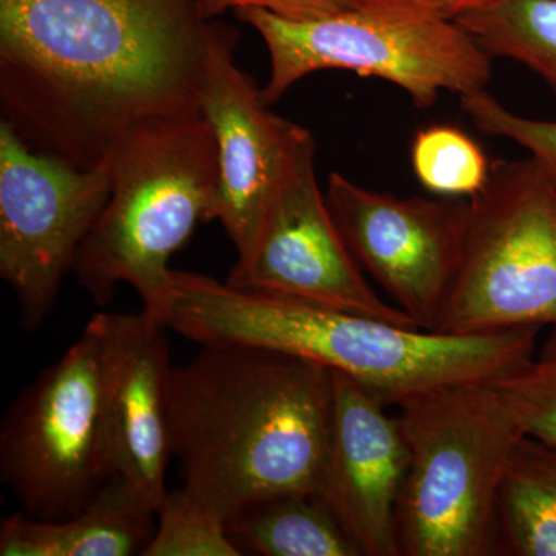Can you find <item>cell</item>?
I'll return each mask as SVG.
<instances>
[{
  "mask_svg": "<svg viewBox=\"0 0 556 556\" xmlns=\"http://www.w3.org/2000/svg\"><path fill=\"white\" fill-rule=\"evenodd\" d=\"M331 438L317 495L364 556H401L396 510L408 468L397 416L356 380L332 371Z\"/></svg>",
  "mask_w": 556,
  "mask_h": 556,
  "instance_id": "5bb4252c",
  "label": "cell"
},
{
  "mask_svg": "<svg viewBox=\"0 0 556 556\" xmlns=\"http://www.w3.org/2000/svg\"><path fill=\"white\" fill-rule=\"evenodd\" d=\"M105 161L110 197L72 270L97 305L126 283L152 313L174 273L172 255L197 223L212 219L219 179L214 131L201 115L164 121L135 131Z\"/></svg>",
  "mask_w": 556,
  "mask_h": 556,
  "instance_id": "5b68a950",
  "label": "cell"
},
{
  "mask_svg": "<svg viewBox=\"0 0 556 556\" xmlns=\"http://www.w3.org/2000/svg\"><path fill=\"white\" fill-rule=\"evenodd\" d=\"M215 27L199 0H0L2 119L98 166L135 131L200 115Z\"/></svg>",
  "mask_w": 556,
  "mask_h": 556,
  "instance_id": "6da1fadb",
  "label": "cell"
},
{
  "mask_svg": "<svg viewBox=\"0 0 556 556\" xmlns=\"http://www.w3.org/2000/svg\"><path fill=\"white\" fill-rule=\"evenodd\" d=\"M226 283L417 327L404 311L379 298L351 254L318 186L316 141L309 130Z\"/></svg>",
  "mask_w": 556,
  "mask_h": 556,
  "instance_id": "30bf717a",
  "label": "cell"
},
{
  "mask_svg": "<svg viewBox=\"0 0 556 556\" xmlns=\"http://www.w3.org/2000/svg\"><path fill=\"white\" fill-rule=\"evenodd\" d=\"M405 2L455 21L460 14L479 9V7H484L486 3L493 2V0H405Z\"/></svg>",
  "mask_w": 556,
  "mask_h": 556,
  "instance_id": "cb8c5ba5",
  "label": "cell"
},
{
  "mask_svg": "<svg viewBox=\"0 0 556 556\" xmlns=\"http://www.w3.org/2000/svg\"><path fill=\"white\" fill-rule=\"evenodd\" d=\"M228 530L241 551L263 556H364L317 493L269 497L230 519Z\"/></svg>",
  "mask_w": 556,
  "mask_h": 556,
  "instance_id": "2e32d148",
  "label": "cell"
},
{
  "mask_svg": "<svg viewBox=\"0 0 556 556\" xmlns=\"http://www.w3.org/2000/svg\"><path fill=\"white\" fill-rule=\"evenodd\" d=\"M463 255L433 331L556 329V189L532 156L497 160L468 199Z\"/></svg>",
  "mask_w": 556,
  "mask_h": 556,
  "instance_id": "52a82bcc",
  "label": "cell"
},
{
  "mask_svg": "<svg viewBox=\"0 0 556 556\" xmlns=\"http://www.w3.org/2000/svg\"><path fill=\"white\" fill-rule=\"evenodd\" d=\"M464 112L479 130L510 139L538 161L556 189V121L526 118L511 112L489 91L460 97Z\"/></svg>",
  "mask_w": 556,
  "mask_h": 556,
  "instance_id": "44dd1931",
  "label": "cell"
},
{
  "mask_svg": "<svg viewBox=\"0 0 556 556\" xmlns=\"http://www.w3.org/2000/svg\"><path fill=\"white\" fill-rule=\"evenodd\" d=\"M496 382L510 399L526 437L556 445V354H540Z\"/></svg>",
  "mask_w": 556,
  "mask_h": 556,
  "instance_id": "7402d4cb",
  "label": "cell"
},
{
  "mask_svg": "<svg viewBox=\"0 0 556 556\" xmlns=\"http://www.w3.org/2000/svg\"><path fill=\"white\" fill-rule=\"evenodd\" d=\"M541 354H556V329L554 336H552V338L548 339L546 345H544L543 351H541Z\"/></svg>",
  "mask_w": 556,
  "mask_h": 556,
  "instance_id": "d4e9b609",
  "label": "cell"
},
{
  "mask_svg": "<svg viewBox=\"0 0 556 556\" xmlns=\"http://www.w3.org/2000/svg\"><path fill=\"white\" fill-rule=\"evenodd\" d=\"M112 189L108 161L73 166L33 150L0 121V276L13 288L22 324L40 327Z\"/></svg>",
  "mask_w": 556,
  "mask_h": 556,
  "instance_id": "9c48e42d",
  "label": "cell"
},
{
  "mask_svg": "<svg viewBox=\"0 0 556 556\" xmlns=\"http://www.w3.org/2000/svg\"><path fill=\"white\" fill-rule=\"evenodd\" d=\"M408 468L396 510L401 556H485L496 548L504 475L526 437L496 380L456 383L399 405Z\"/></svg>",
  "mask_w": 556,
  "mask_h": 556,
  "instance_id": "277c9868",
  "label": "cell"
},
{
  "mask_svg": "<svg viewBox=\"0 0 556 556\" xmlns=\"http://www.w3.org/2000/svg\"><path fill=\"white\" fill-rule=\"evenodd\" d=\"M156 511L119 478L109 479L79 514L42 521L24 511L3 519L2 556H134L144 554Z\"/></svg>",
  "mask_w": 556,
  "mask_h": 556,
  "instance_id": "9a60e30c",
  "label": "cell"
},
{
  "mask_svg": "<svg viewBox=\"0 0 556 556\" xmlns=\"http://www.w3.org/2000/svg\"><path fill=\"white\" fill-rule=\"evenodd\" d=\"M325 195L358 266L417 327L433 331L463 255L468 199H401L338 172Z\"/></svg>",
  "mask_w": 556,
  "mask_h": 556,
  "instance_id": "8fae6325",
  "label": "cell"
},
{
  "mask_svg": "<svg viewBox=\"0 0 556 556\" xmlns=\"http://www.w3.org/2000/svg\"><path fill=\"white\" fill-rule=\"evenodd\" d=\"M101 318L110 468L156 511L167 493L172 456L169 329L144 309Z\"/></svg>",
  "mask_w": 556,
  "mask_h": 556,
  "instance_id": "4fadbf2b",
  "label": "cell"
},
{
  "mask_svg": "<svg viewBox=\"0 0 556 556\" xmlns=\"http://www.w3.org/2000/svg\"><path fill=\"white\" fill-rule=\"evenodd\" d=\"M332 408L324 365L265 348L201 346L170 379L182 489L226 525L269 497L317 493Z\"/></svg>",
  "mask_w": 556,
  "mask_h": 556,
  "instance_id": "7a4b0ae2",
  "label": "cell"
},
{
  "mask_svg": "<svg viewBox=\"0 0 556 556\" xmlns=\"http://www.w3.org/2000/svg\"><path fill=\"white\" fill-rule=\"evenodd\" d=\"M417 181L438 197L471 199L489 181L492 163L467 131L434 124L417 131L412 144Z\"/></svg>",
  "mask_w": 556,
  "mask_h": 556,
  "instance_id": "d6986e66",
  "label": "cell"
},
{
  "mask_svg": "<svg viewBox=\"0 0 556 556\" xmlns=\"http://www.w3.org/2000/svg\"><path fill=\"white\" fill-rule=\"evenodd\" d=\"M228 525L186 492H167L156 510V527L142 556H240Z\"/></svg>",
  "mask_w": 556,
  "mask_h": 556,
  "instance_id": "ffe728a7",
  "label": "cell"
},
{
  "mask_svg": "<svg viewBox=\"0 0 556 556\" xmlns=\"http://www.w3.org/2000/svg\"><path fill=\"white\" fill-rule=\"evenodd\" d=\"M237 39L225 24L215 27L201 79L200 115L217 142L219 179L212 219L222 223L240 255L257 236L308 130L270 112L262 89L236 64Z\"/></svg>",
  "mask_w": 556,
  "mask_h": 556,
  "instance_id": "7c38bea8",
  "label": "cell"
},
{
  "mask_svg": "<svg viewBox=\"0 0 556 556\" xmlns=\"http://www.w3.org/2000/svg\"><path fill=\"white\" fill-rule=\"evenodd\" d=\"M152 316L201 346H252L324 365L388 407L456 383L497 380L535 358L541 328L457 336L229 287L174 270Z\"/></svg>",
  "mask_w": 556,
  "mask_h": 556,
  "instance_id": "3957f363",
  "label": "cell"
},
{
  "mask_svg": "<svg viewBox=\"0 0 556 556\" xmlns=\"http://www.w3.org/2000/svg\"><path fill=\"white\" fill-rule=\"evenodd\" d=\"M455 21L492 60L519 62L556 93V0H493Z\"/></svg>",
  "mask_w": 556,
  "mask_h": 556,
  "instance_id": "ac0fdd59",
  "label": "cell"
},
{
  "mask_svg": "<svg viewBox=\"0 0 556 556\" xmlns=\"http://www.w3.org/2000/svg\"><path fill=\"white\" fill-rule=\"evenodd\" d=\"M507 555L556 556V445L519 441L496 506V546Z\"/></svg>",
  "mask_w": 556,
  "mask_h": 556,
  "instance_id": "e0dca14e",
  "label": "cell"
},
{
  "mask_svg": "<svg viewBox=\"0 0 556 556\" xmlns=\"http://www.w3.org/2000/svg\"><path fill=\"white\" fill-rule=\"evenodd\" d=\"M104 382V328L97 314L7 413L0 479L27 517H73L113 478Z\"/></svg>",
  "mask_w": 556,
  "mask_h": 556,
  "instance_id": "ba28073f",
  "label": "cell"
},
{
  "mask_svg": "<svg viewBox=\"0 0 556 556\" xmlns=\"http://www.w3.org/2000/svg\"><path fill=\"white\" fill-rule=\"evenodd\" d=\"M257 30L269 51L268 104L321 70H348L407 91L419 109L442 91L459 97L485 90L492 58L456 21L405 0H361L354 9L292 21L258 9L233 11Z\"/></svg>",
  "mask_w": 556,
  "mask_h": 556,
  "instance_id": "8992f818",
  "label": "cell"
},
{
  "mask_svg": "<svg viewBox=\"0 0 556 556\" xmlns=\"http://www.w3.org/2000/svg\"><path fill=\"white\" fill-rule=\"evenodd\" d=\"M361 0H199L206 20H214L229 10L258 9L285 20L309 21L354 9Z\"/></svg>",
  "mask_w": 556,
  "mask_h": 556,
  "instance_id": "603a6c76",
  "label": "cell"
}]
</instances>
